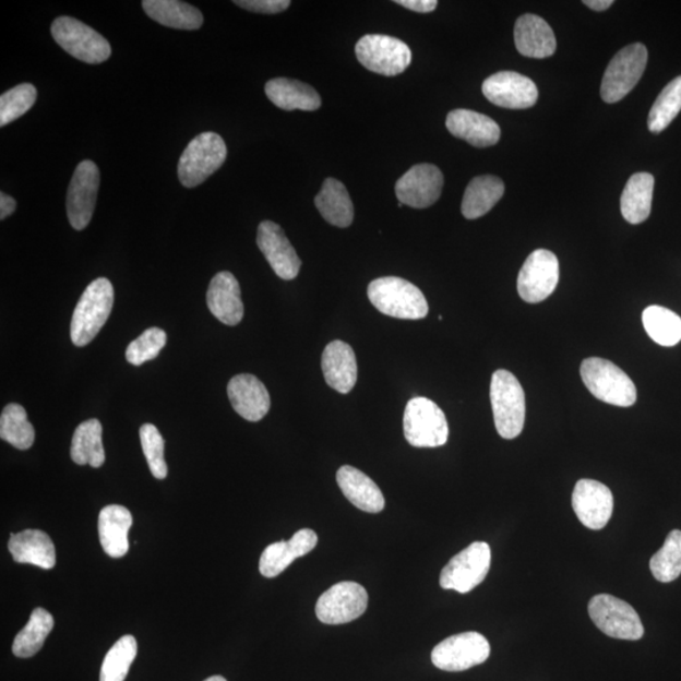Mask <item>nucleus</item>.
I'll return each instance as SVG.
<instances>
[{"label": "nucleus", "instance_id": "8", "mask_svg": "<svg viewBox=\"0 0 681 681\" xmlns=\"http://www.w3.org/2000/svg\"><path fill=\"white\" fill-rule=\"evenodd\" d=\"M588 613L605 635L636 642L644 636L642 619L635 608L611 595H597L590 599Z\"/></svg>", "mask_w": 681, "mask_h": 681}, {"label": "nucleus", "instance_id": "37", "mask_svg": "<svg viewBox=\"0 0 681 681\" xmlns=\"http://www.w3.org/2000/svg\"><path fill=\"white\" fill-rule=\"evenodd\" d=\"M647 335L656 344L672 347L681 340V319L676 312L660 306L647 307L643 313Z\"/></svg>", "mask_w": 681, "mask_h": 681}, {"label": "nucleus", "instance_id": "32", "mask_svg": "<svg viewBox=\"0 0 681 681\" xmlns=\"http://www.w3.org/2000/svg\"><path fill=\"white\" fill-rule=\"evenodd\" d=\"M315 207L328 224L345 229L354 222V205L345 184L327 178L322 190L314 199Z\"/></svg>", "mask_w": 681, "mask_h": 681}, {"label": "nucleus", "instance_id": "11", "mask_svg": "<svg viewBox=\"0 0 681 681\" xmlns=\"http://www.w3.org/2000/svg\"><path fill=\"white\" fill-rule=\"evenodd\" d=\"M491 566L488 542L476 541L454 555L441 573V587L468 594L485 581Z\"/></svg>", "mask_w": 681, "mask_h": 681}, {"label": "nucleus", "instance_id": "5", "mask_svg": "<svg viewBox=\"0 0 681 681\" xmlns=\"http://www.w3.org/2000/svg\"><path fill=\"white\" fill-rule=\"evenodd\" d=\"M227 147L216 133H202L189 143L178 162V178L184 188L204 183L225 164Z\"/></svg>", "mask_w": 681, "mask_h": 681}, {"label": "nucleus", "instance_id": "45", "mask_svg": "<svg viewBox=\"0 0 681 681\" xmlns=\"http://www.w3.org/2000/svg\"><path fill=\"white\" fill-rule=\"evenodd\" d=\"M395 3L417 13H431L438 5L437 0H396Z\"/></svg>", "mask_w": 681, "mask_h": 681}, {"label": "nucleus", "instance_id": "28", "mask_svg": "<svg viewBox=\"0 0 681 681\" xmlns=\"http://www.w3.org/2000/svg\"><path fill=\"white\" fill-rule=\"evenodd\" d=\"M265 94L279 109L314 111L321 108V96L311 85L290 79H273L265 85Z\"/></svg>", "mask_w": 681, "mask_h": 681}, {"label": "nucleus", "instance_id": "20", "mask_svg": "<svg viewBox=\"0 0 681 681\" xmlns=\"http://www.w3.org/2000/svg\"><path fill=\"white\" fill-rule=\"evenodd\" d=\"M318 542V534L311 529L297 531L288 541L274 542L263 551L259 571L266 578L278 577L296 559L311 553Z\"/></svg>", "mask_w": 681, "mask_h": 681}, {"label": "nucleus", "instance_id": "14", "mask_svg": "<svg viewBox=\"0 0 681 681\" xmlns=\"http://www.w3.org/2000/svg\"><path fill=\"white\" fill-rule=\"evenodd\" d=\"M559 282V262L546 249L535 250L526 259L517 277L518 296L528 303H540L553 294Z\"/></svg>", "mask_w": 681, "mask_h": 681}, {"label": "nucleus", "instance_id": "43", "mask_svg": "<svg viewBox=\"0 0 681 681\" xmlns=\"http://www.w3.org/2000/svg\"><path fill=\"white\" fill-rule=\"evenodd\" d=\"M142 449L151 473L157 480H165L168 467L165 459V441L156 426L144 425L140 431Z\"/></svg>", "mask_w": 681, "mask_h": 681}, {"label": "nucleus", "instance_id": "26", "mask_svg": "<svg viewBox=\"0 0 681 681\" xmlns=\"http://www.w3.org/2000/svg\"><path fill=\"white\" fill-rule=\"evenodd\" d=\"M337 483L346 499L365 513L378 514L384 510L383 492L360 469L351 466L340 467L337 471Z\"/></svg>", "mask_w": 681, "mask_h": 681}, {"label": "nucleus", "instance_id": "24", "mask_svg": "<svg viewBox=\"0 0 681 681\" xmlns=\"http://www.w3.org/2000/svg\"><path fill=\"white\" fill-rule=\"evenodd\" d=\"M324 380L339 394H348L358 381V361L353 347L344 340H334L322 355Z\"/></svg>", "mask_w": 681, "mask_h": 681}, {"label": "nucleus", "instance_id": "17", "mask_svg": "<svg viewBox=\"0 0 681 681\" xmlns=\"http://www.w3.org/2000/svg\"><path fill=\"white\" fill-rule=\"evenodd\" d=\"M443 184L444 178L440 168L428 164L417 165L397 180L396 198L403 205L427 208L441 198Z\"/></svg>", "mask_w": 681, "mask_h": 681}, {"label": "nucleus", "instance_id": "23", "mask_svg": "<svg viewBox=\"0 0 681 681\" xmlns=\"http://www.w3.org/2000/svg\"><path fill=\"white\" fill-rule=\"evenodd\" d=\"M206 298L211 313L227 326H237L244 318L239 282L230 272L215 275L210 283Z\"/></svg>", "mask_w": 681, "mask_h": 681}, {"label": "nucleus", "instance_id": "22", "mask_svg": "<svg viewBox=\"0 0 681 681\" xmlns=\"http://www.w3.org/2000/svg\"><path fill=\"white\" fill-rule=\"evenodd\" d=\"M445 127L453 136L477 148L492 147L499 143L501 136V129L497 121L474 110L451 111L445 120Z\"/></svg>", "mask_w": 681, "mask_h": 681}, {"label": "nucleus", "instance_id": "4", "mask_svg": "<svg viewBox=\"0 0 681 681\" xmlns=\"http://www.w3.org/2000/svg\"><path fill=\"white\" fill-rule=\"evenodd\" d=\"M581 377L588 391L598 401L622 408L636 403L637 392L634 381L611 361L586 359L581 365Z\"/></svg>", "mask_w": 681, "mask_h": 681}, {"label": "nucleus", "instance_id": "48", "mask_svg": "<svg viewBox=\"0 0 681 681\" xmlns=\"http://www.w3.org/2000/svg\"><path fill=\"white\" fill-rule=\"evenodd\" d=\"M205 681H227V680L220 676H215V677H211L206 679Z\"/></svg>", "mask_w": 681, "mask_h": 681}, {"label": "nucleus", "instance_id": "21", "mask_svg": "<svg viewBox=\"0 0 681 681\" xmlns=\"http://www.w3.org/2000/svg\"><path fill=\"white\" fill-rule=\"evenodd\" d=\"M227 395L235 411L246 420H262L271 409V395L254 375L234 377L227 385Z\"/></svg>", "mask_w": 681, "mask_h": 681}, {"label": "nucleus", "instance_id": "38", "mask_svg": "<svg viewBox=\"0 0 681 681\" xmlns=\"http://www.w3.org/2000/svg\"><path fill=\"white\" fill-rule=\"evenodd\" d=\"M681 110V76L674 79L658 96L648 113L647 127L653 133H661Z\"/></svg>", "mask_w": 681, "mask_h": 681}, {"label": "nucleus", "instance_id": "1", "mask_svg": "<svg viewBox=\"0 0 681 681\" xmlns=\"http://www.w3.org/2000/svg\"><path fill=\"white\" fill-rule=\"evenodd\" d=\"M112 306L113 288L109 279L97 278L88 284L72 315V344L77 347L91 344L107 323Z\"/></svg>", "mask_w": 681, "mask_h": 681}, {"label": "nucleus", "instance_id": "31", "mask_svg": "<svg viewBox=\"0 0 681 681\" xmlns=\"http://www.w3.org/2000/svg\"><path fill=\"white\" fill-rule=\"evenodd\" d=\"M142 5L150 19L169 28L193 31L204 23V15L196 7L180 0H144Z\"/></svg>", "mask_w": 681, "mask_h": 681}, {"label": "nucleus", "instance_id": "7", "mask_svg": "<svg viewBox=\"0 0 681 681\" xmlns=\"http://www.w3.org/2000/svg\"><path fill=\"white\" fill-rule=\"evenodd\" d=\"M51 34L57 44L75 59L97 64L109 60L111 47L107 38L76 19H56Z\"/></svg>", "mask_w": 681, "mask_h": 681}, {"label": "nucleus", "instance_id": "18", "mask_svg": "<svg viewBox=\"0 0 681 681\" xmlns=\"http://www.w3.org/2000/svg\"><path fill=\"white\" fill-rule=\"evenodd\" d=\"M572 505L580 522L592 530H601L613 513V494L606 485L581 480L575 485Z\"/></svg>", "mask_w": 681, "mask_h": 681}, {"label": "nucleus", "instance_id": "16", "mask_svg": "<svg viewBox=\"0 0 681 681\" xmlns=\"http://www.w3.org/2000/svg\"><path fill=\"white\" fill-rule=\"evenodd\" d=\"M486 99L505 109H529L538 101V87L529 77L514 71H501L482 84Z\"/></svg>", "mask_w": 681, "mask_h": 681}, {"label": "nucleus", "instance_id": "33", "mask_svg": "<svg viewBox=\"0 0 681 681\" xmlns=\"http://www.w3.org/2000/svg\"><path fill=\"white\" fill-rule=\"evenodd\" d=\"M655 180L650 174L630 177L621 196V213L630 224H642L652 214Z\"/></svg>", "mask_w": 681, "mask_h": 681}, {"label": "nucleus", "instance_id": "40", "mask_svg": "<svg viewBox=\"0 0 681 681\" xmlns=\"http://www.w3.org/2000/svg\"><path fill=\"white\" fill-rule=\"evenodd\" d=\"M650 570L656 581L670 583L681 574V531L672 530L662 548L656 551L650 561Z\"/></svg>", "mask_w": 681, "mask_h": 681}, {"label": "nucleus", "instance_id": "30", "mask_svg": "<svg viewBox=\"0 0 681 681\" xmlns=\"http://www.w3.org/2000/svg\"><path fill=\"white\" fill-rule=\"evenodd\" d=\"M505 184L497 176H478L467 186L462 200V214L467 220H476L490 213L504 196Z\"/></svg>", "mask_w": 681, "mask_h": 681}, {"label": "nucleus", "instance_id": "34", "mask_svg": "<svg viewBox=\"0 0 681 681\" xmlns=\"http://www.w3.org/2000/svg\"><path fill=\"white\" fill-rule=\"evenodd\" d=\"M71 458L80 466L99 468L104 465L103 426L99 420H86L76 428L72 437Z\"/></svg>", "mask_w": 681, "mask_h": 681}, {"label": "nucleus", "instance_id": "3", "mask_svg": "<svg viewBox=\"0 0 681 681\" xmlns=\"http://www.w3.org/2000/svg\"><path fill=\"white\" fill-rule=\"evenodd\" d=\"M490 397L494 426L505 440L521 435L525 425V393L518 380L507 370L492 375Z\"/></svg>", "mask_w": 681, "mask_h": 681}, {"label": "nucleus", "instance_id": "15", "mask_svg": "<svg viewBox=\"0 0 681 681\" xmlns=\"http://www.w3.org/2000/svg\"><path fill=\"white\" fill-rule=\"evenodd\" d=\"M99 186V168L93 160L81 162L72 176L67 200L69 222L75 230H84L91 224Z\"/></svg>", "mask_w": 681, "mask_h": 681}, {"label": "nucleus", "instance_id": "35", "mask_svg": "<svg viewBox=\"0 0 681 681\" xmlns=\"http://www.w3.org/2000/svg\"><path fill=\"white\" fill-rule=\"evenodd\" d=\"M53 626L52 614L45 608H36L26 626L14 638L13 654L22 659L35 656L43 648Z\"/></svg>", "mask_w": 681, "mask_h": 681}, {"label": "nucleus", "instance_id": "13", "mask_svg": "<svg viewBox=\"0 0 681 681\" xmlns=\"http://www.w3.org/2000/svg\"><path fill=\"white\" fill-rule=\"evenodd\" d=\"M368 604V592L359 583L340 582L320 597L315 616L326 624H344L361 618Z\"/></svg>", "mask_w": 681, "mask_h": 681}, {"label": "nucleus", "instance_id": "47", "mask_svg": "<svg viewBox=\"0 0 681 681\" xmlns=\"http://www.w3.org/2000/svg\"><path fill=\"white\" fill-rule=\"evenodd\" d=\"M583 4L587 5L588 8H590V10H594L596 12H604L608 10V8L613 4V2L612 0H586V2H583Z\"/></svg>", "mask_w": 681, "mask_h": 681}, {"label": "nucleus", "instance_id": "29", "mask_svg": "<svg viewBox=\"0 0 681 681\" xmlns=\"http://www.w3.org/2000/svg\"><path fill=\"white\" fill-rule=\"evenodd\" d=\"M132 524L131 511L124 506L109 505L100 511L97 529L105 553L111 558H121L128 553V534Z\"/></svg>", "mask_w": 681, "mask_h": 681}, {"label": "nucleus", "instance_id": "44", "mask_svg": "<svg viewBox=\"0 0 681 681\" xmlns=\"http://www.w3.org/2000/svg\"><path fill=\"white\" fill-rule=\"evenodd\" d=\"M242 10L263 14H277L288 10L289 0H237L234 2Z\"/></svg>", "mask_w": 681, "mask_h": 681}, {"label": "nucleus", "instance_id": "27", "mask_svg": "<svg viewBox=\"0 0 681 681\" xmlns=\"http://www.w3.org/2000/svg\"><path fill=\"white\" fill-rule=\"evenodd\" d=\"M8 550L14 562L32 564L43 570H52L56 565V549L50 537L44 531L28 529L12 534Z\"/></svg>", "mask_w": 681, "mask_h": 681}, {"label": "nucleus", "instance_id": "36", "mask_svg": "<svg viewBox=\"0 0 681 681\" xmlns=\"http://www.w3.org/2000/svg\"><path fill=\"white\" fill-rule=\"evenodd\" d=\"M0 438L13 447L26 451L35 443L36 432L27 411L20 404H8L0 416Z\"/></svg>", "mask_w": 681, "mask_h": 681}, {"label": "nucleus", "instance_id": "19", "mask_svg": "<svg viewBox=\"0 0 681 681\" xmlns=\"http://www.w3.org/2000/svg\"><path fill=\"white\" fill-rule=\"evenodd\" d=\"M256 244L280 279L294 280L297 278L299 271H301V259L278 224L263 222L259 225Z\"/></svg>", "mask_w": 681, "mask_h": 681}, {"label": "nucleus", "instance_id": "39", "mask_svg": "<svg viewBox=\"0 0 681 681\" xmlns=\"http://www.w3.org/2000/svg\"><path fill=\"white\" fill-rule=\"evenodd\" d=\"M138 644L132 635H126L112 645L105 656L100 681H124L136 658Z\"/></svg>", "mask_w": 681, "mask_h": 681}, {"label": "nucleus", "instance_id": "46", "mask_svg": "<svg viewBox=\"0 0 681 681\" xmlns=\"http://www.w3.org/2000/svg\"><path fill=\"white\" fill-rule=\"evenodd\" d=\"M15 208H17V202L10 194L0 193V218L5 220L8 216L14 213Z\"/></svg>", "mask_w": 681, "mask_h": 681}, {"label": "nucleus", "instance_id": "2", "mask_svg": "<svg viewBox=\"0 0 681 681\" xmlns=\"http://www.w3.org/2000/svg\"><path fill=\"white\" fill-rule=\"evenodd\" d=\"M368 296L380 313L399 320L427 318V299L415 284L397 277H384L370 283Z\"/></svg>", "mask_w": 681, "mask_h": 681}, {"label": "nucleus", "instance_id": "42", "mask_svg": "<svg viewBox=\"0 0 681 681\" xmlns=\"http://www.w3.org/2000/svg\"><path fill=\"white\" fill-rule=\"evenodd\" d=\"M167 344V334L164 330L152 327L129 344L126 358L129 363L141 367L144 362L154 360L164 350Z\"/></svg>", "mask_w": 681, "mask_h": 681}, {"label": "nucleus", "instance_id": "12", "mask_svg": "<svg viewBox=\"0 0 681 681\" xmlns=\"http://www.w3.org/2000/svg\"><path fill=\"white\" fill-rule=\"evenodd\" d=\"M491 646L478 632H464L443 640L432 652L435 668L444 671H465L489 659Z\"/></svg>", "mask_w": 681, "mask_h": 681}, {"label": "nucleus", "instance_id": "10", "mask_svg": "<svg viewBox=\"0 0 681 681\" xmlns=\"http://www.w3.org/2000/svg\"><path fill=\"white\" fill-rule=\"evenodd\" d=\"M646 63L647 48L643 44H632L616 53L604 75L602 100L608 104L622 100L643 77Z\"/></svg>", "mask_w": 681, "mask_h": 681}, {"label": "nucleus", "instance_id": "6", "mask_svg": "<svg viewBox=\"0 0 681 681\" xmlns=\"http://www.w3.org/2000/svg\"><path fill=\"white\" fill-rule=\"evenodd\" d=\"M447 418L438 405L427 397H415L404 411V435L413 447L435 449L449 441Z\"/></svg>", "mask_w": 681, "mask_h": 681}, {"label": "nucleus", "instance_id": "9", "mask_svg": "<svg viewBox=\"0 0 681 681\" xmlns=\"http://www.w3.org/2000/svg\"><path fill=\"white\" fill-rule=\"evenodd\" d=\"M356 57L365 69L383 76H396L411 63L407 44L385 35L363 36L355 47Z\"/></svg>", "mask_w": 681, "mask_h": 681}, {"label": "nucleus", "instance_id": "41", "mask_svg": "<svg viewBox=\"0 0 681 681\" xmlns=\"http://www.w3.org/2000/svg\"><path fill=\"white\" fill-rule=\"evenodd\" d=\"M37 100L36 87L21 84L0 96V127H5L20 119Z\"/></svg>", "mask_w": 681, "mask_h": 681}, {"label": "nucleus", "instance_id": "25", "mask_svg": "<svg viewBox=\"0 0 681 681\" xmlns=\"http://www.w3.org/2000/svg\"><path fill=\"white\" fill-rule=\"evenodd\" d=\"M514 37L517 51L530 59H547L557 51L554 32L539 15H522L516 21Z\"/></svg>", "mask_w": 681, "mask_h": 681}]
</instances>
